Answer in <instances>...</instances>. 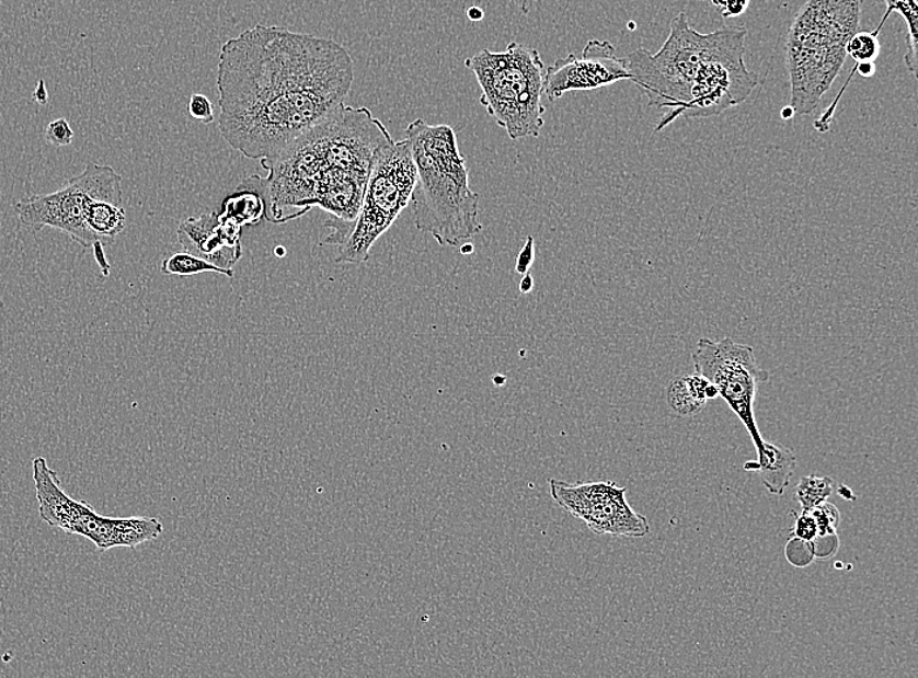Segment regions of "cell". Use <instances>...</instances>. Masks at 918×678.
I'll use <instances>...</instances> for the list:
<instances>
[{
	"label": "cell",
	"mask_w": 918,
	"mask_h": 678,
	"mask_svg": "<svg viewBox=\"0 0 918 678\" xmlns=\"http://www.w3.org/2000/svg\"><path fill=\"white\" fill-rule=\"evenodd\" d=\"M353 82L352 55L335 41L259 24L219 53V131L246 159H274L344 104Z\"/></svg>",
	"instance_id": "cell-1"
},
{
	"label": "cell",
	"mask_w": 918,
	"mask_h": 678,
	"mask_svg": "<svg viewBox=\"0 0 918 678\" xmlns=\"http://www.w3.org/2000/svg\"><path fill=\"white\" fill-rule=\"evenodd\" d=\"M746 34L744 26L702 34L680 12L670 20L669 36L659 51L653 55L640 47L628 55L630 81L647 95L649 106L673 108L655 133L680 115L709 118L748 100L759 78L745 65Z\"/></svg>",
	"instance_id": "cell-2"
},
{
	"label": "cell",
	"mask_w": 918,
	"mask_h": 678,
	"mask_svg": "<svg viewBox=\"0 0 918 678\" xmlns=\"http://www.w3.org/2000/svg\"><path fill=\"white\" fill-rule=\"evenodd\" d=\"M406 139L416 166L411 196L417 230L428 232L443 246H455L483 230L479 195L469 182V169L459 150L455 129L411 122Z\"/></svg>",
	"instance_id": "cell-3"
},
{
	"label": "cell",
	"mask_w": 918,
	"mask_h": 678,
	"mask_svg": "<svg viewBox=\"0 0 918 678\" xmlns=\"http://www.w3.org/2000/svg\"><path fill=\"white\" fill-rule=\"evenodd\" d=\"M862 0H807L787 37L794 115H810L845 66L847 45L860 31Z\"/></svg>",
	"instance_id": "cell-4"
},
{
	"label": "cell",
	"mask_w": 918,
	"mask_h": 678,
	"mask_svg": "<svg viewBox=\"0 0 918 678\" xmlns=\"http://www.w3.org/2000/svg\"><path fill=\"white\" fill-rule=\"evenodd\" d=\"M464 66L475 74L486 113L512 140L539 136L544 126L546 67L538 50L510 43L503 53L481 50Z\"/></svg>",
	"instance_id": "cell-5"
},
{
	"label": "cell",
	"mask_w": 918,
	"mask_h": 678,
	"mask_svg": "<svg viewBox=\"0 0 918 678\" xmlns=\"http://www.w3.org/2000/svg\"><path fill=\"white\" fill-rule=\"evenodd\" d=\"M95 200L122 205V176L113 168L89 163L65 187L49 195L26 197L15 204V211L25 229L59 230L84 249H93L95 262L107 277L112 268L107 263L105 245L97 241L87 225L89 207Z\"/></svg>",
	"instance_id": "cell-6"
},
{
	"label": "cell",
	"mask_w": 918,
	"mask_h": 678,
	"mask_svg": "<svg viewBox=\"0 0 918 678\" xmlns=\"http://www.w3.org/2000/svg\"><path fill=\"white\" fill-rule=\"evenodd\" d=\"M416 166L408 139L379 150L351 235L340 245L337 263H366L372 246L408 208L416 184Z\"/></svg>",
	"instance_id": "cell-7"
},
{
	"label": "cell",
	"mask_w": 918,
	"mask_h": 678,
	"mask_svg": "<svg viewBox=\"0 0 918 678\" xmlns=\"http://www.w3.org/2000/svg\"><path fill=\"white\" fill-rule=\"evenodd\" d=\"M691 359L696 372L714 383L719 397L744 423L757 455H762L765 440L756 422L755 402L758 383L769 381L770 374L758 366L755 348L731 338L719 342L701 338Z\"/></svg>",
	"instance_id": "cell-8"
},
{
	"label": "cell",
	"mask_w": 918,
	"mask_h": 678,
	"mask_svg": "<svg viewBox=\"0 0 918 678\" xmlns=\"http://www.w3.org/2000/svg\"><path fill=\"white\" fill-rule=\"evenodd\" d=\"M627 489L615 482L569 484L551 479V497L598 536L643 538L650 532L646 517L627 499Z\"/></svg>",
	"instance_id": "cell-9"
},
{
	"label": "cell",
	"mask_w": 918,
	"mask_h": 678,
	"mask_svg": "<svg viewBox=\"0 0 918 678\" xmlns=\"http://www.w3.org/2000/svg\"><path fill=\"white\" fill-rule=\"evenodd\" d=\"M622 80H632L627 59L616 55L609 41H588L581 57L569 54L547 68L544 94L551 102L566 93L595 91Z\"/></svg>",
	"instance_id": "cell-10"
},
{
	"label": "cell",
	"mask_w": 918,
	"mask_h": 678,
	"mask_svg": "<svg viewBox=\"0 0 918 678\" xmlns=\"http://www.w3.org/2000/svg\"><path fill=\"white\" fill-rule=\"evenodd\" d=\"M242 226L218 217L216 211L188 218L177 229V241L192 255L223 269H232L242 257Z\"/></svg>",
	"instance_id": "cell-11"
},
{
	"label": "cell",
	"mask_w": 918,
	"mask_h": 678,
	"mask_svg": "<svg viewBox=\"0 0 918 678\" xmlns=\"http://www.w3.org/2000/svg\"><path fill=\"white\" fill-rule=\"evenodd\" d=\"M32 468L41 519L55 529L70 533L84 502L67 495L57 471L50 468L46 458H34Z\"/></svg>",
	"instance_id": "cell-12"
},
{
	"label": "cell",
	"mask_w": 918,
	"mask_h": 678,
	"mask_svg": "<svg viewBox=\"0 0 918 678\" xmlns=\"http://www.w3.org/2000/svg\"><path fill=\"white\" fill-rule=\"evenodd\" d=\"M796 463V456L791 449L783 445L765 441L764 451L758 456V461L746 463L745 470L759 472L765 489L772 495L782 496L790 485Z\"/></svg>",
	"instance_id": "cell-13"
},
{
	"label": "cell",
	"mask_w": 918,
	"mask_h": 678,
	"mask_svg": "<svg viewBox=\"0 0 918 678\" xmlns=\"http://www.w3.org/2000/svg\"><path fill=\"white\" fill-rule=\"evenodd\" d=\"M719 392L702 375L681 376L670 381L667 389V401L674 413L680 416H691L700 413L705 403L716 400Z\"/></svg>",
	"instance_id": "cell-14"
},
{
	"label": "cell",
	"mask_w": 918,
	"mask_h": 678,
	"mask_svg": "<svg viewBox=\"0 0 918 678\" xmlns=\"http://www.w3.org/2000/svg\"><path fill=\"white\" fill-rule=\"evenodd\" d=\"M262 188V177L251 176L238 187L234 195L226 198L222 204L223 211L218 217L229 219L239 226L257 223L265 216Z\"/></svg>",
	"instance_id": "cell-15"
},
{
	"label": "cell",
	"mask_w": 918,
	"mask_h": 678,
	"mask_svg": "<svg viewBox=\"0 0 918 678\" xmlns=\"http://www.w3.org/2000/svg\"><path fill=\"white\" fill-rule=\"evenodd\" d=\"M87 225L102 245H110L126 228V211L122 205L95 200L89 207Z\"/></svg>",
	"instance_id": "cell-16"
},
{
	"label": "cell",
	"mask_w": 918,
	"mask_h": 678,
	"mask_svg": "<svg viewBox=\"0 0 918 678\" xmlns=\"http://www.w3.org/2000/svg\"><path fill=\"white\" fill-rule=\"evenodd\" d=\"M876 2L886 4V12L883 15L879 27L873 31L876 36L892 16L893 12L899 13L903 16L908 27L907 34V51L904 55V64H906L908 71L917 77L918 71V5L916 0H876Z\"/></svg>",
	"instance_id": "cell-17"
},
{
	"label": "cell",
	"mask_w": 918,
	"mask_h": 678,
	"mask_svg": "<svg viewBox=\"0 0 918 678\" xmlns=\"http://www.w3.org/2000/svg\"><path fill=\"white\" fill-rule=\"evenodd\" d=\"M163 532L160 519L153 517L119 518L116 532V548H134L144 543L154 542Z\"/></svg>",
	"instance_id": "cell-18"
},
{
	"label": "cell",
	"mask_w": 918,
	"mask_h": 678,
	"mask_svg": "<svg viewBox=\"0 0 918 678\" xmlns=\"http://www.w3.org/2000/svg\"><path fill=\"white\" fill-rule=\"evenodd\" d=\"M161 272L167 276H182L190 277L202 273H217L222 276L232 278L234 271L219 268V266L207 262L202 257L192 255L188 252L175 253V255L164 258L161 264Z\"/></svg>",
	"instance_id": "cell-19"
},
{
	"label": "cell",
	"mask_w": 918,
	"mask_h": 678,
	"mask_svg": "<svg viewBox=\"0 0 918 678\" xmlns=\"http://www.w3.org/2000/svg\"><path fill=\"white\" fill-rule=\"evenodd\" d=\"M834 481L830 476H804L796 489V497L803 512L812 510L831 496Z\"/></svg>",
	"instance_id": "cell-20"
},
{
	"label": "cell",
	"mask_w": 918,
	"mask_h": 678,
	"mask_svg": "<svg viewBox=\"0 0 918 678\" xmlns=\"http://www.w3.org/2000/svg\"><path fill=\"white\" fill-rule=\"evenodd\" d=\"M881 54L880 38L873 32L859 31L849 39L847 55L856 65H874Z\"/></svg>",
	"instance_id": "cell-21"
},
{
	"label": "cell",
	"mask_w": 918,
	"mask_h": 678,
	"mask_svg": "<svg viewBox=\"0 0 918 678\" xmlns=\"http://www.w3.org/2000/svg\"><path fill=\"white\" fill-rule=\"evenodd\" d=\"M807 512L812 513L815 524H817L819 538L837 536L840 522V515L837 506L825 502Z\"/></svg>",
	"instance_id": "cell-22"
},
{
	"label": "cell",
	"mask_w": 918,
	"mask_h": 678,
	"mask_svg": "<svg viewBox=\"0 0 918 678\" xmlns=\"http://www.w3.org/2000/svg\"><path fill=\"white\" fill-rule=\"evenodd\" d=\"M73 139V129L65 118L49 123L45 129V140L55 148L71 146Z\"/></svg>",
	"instance_id": "cell-23"
},
{
	"label": "cell",
	"mask_w": 918,
	"mask_h": 678,
	"mask_svg": "<svg viewBox=\"0 0 918 678\" xmlns=\"http://www.w3.org/2000/svg\"><path fill=\"white\" fill-rule=\"evenodd\" d=\"M188 113L192 118L210 125L215 120L214 106L204 94H192L188 104Z\"/></svg>",
	"instance_id": "cell-24"
},
{
	"label": "cell",
	"mask_w": 918,
	"mask_h": 678,
	"mask_svg": "<svg viewBox=\"0 0 918 678\" xmlns=\"http://www.w3.org/2000/svg\"><path fill=\"white\" fill-rule=\"evenodd\" d=\"M792 537L807 543L818 538V527L811 512H803V515L797 518Z\"/></svg>",
	"instance_id": "cell-25"
},
{
	"label": "cell",
	"mask_w": 918,
	"mask_h": 678,
	"mask_svg": "<svg viewBox=\"0 0 918 678\" xmlns=\"http://www.w3.org/2000/svg\"><path fill=\"white\" fill-rule=\"evenodd\" d=\"M533 245H536V243H533L532 237L527 238L524 249L520 250L519 255L517 256L516 272L518 274H527V272L531 268L533 257H536Z\"/></svg>",
	"instance_id": "cell-26"
},
{
	"label": "cell",
	"mask_w": 918,
	"mask_h": 678,
	"mask_svg": "<svg viewBox=\"0 0 918 678\" xmlns=\"http://www.w3.org/2000/svg\"><path fill=\"white\" fill-rule=\"evenodd\" d=\"M750 4V0H724L721 9L724 19H732L744 15Z\"/></svg>",
	"instance_id": "cell-27"
},
{
	"label": "cell",
	"mask_w": 918,
	"mask_h": 678,
	"mask_svg": "<svg viewBox=\"0 0 918 678\" xmlns=\"http://www.w3.org/2000/svg\"><path fill=\"white\" fill-rule=\"evenodd\" d=\"M32 100L37 102L41 106H46L49 104V92H47L45 80L39 79L37 82V88L34 89Z\"/></svg>",
	"instance_id": "cell-28"
},
{
	"label": "cell",
	"mask_w": 918,
	"mask_h": 678,
	"mask_svg": "<svg viewBox=\"0 0 918 678\" xmlns=\"http://www.w3.org/2000/svg\"><path fill=\"white\" fill-rule=\"evenodd\" d=\"M506 3L516 7L524 15H527L532 10L533 4L538 2V0H505Z\"/></svg>",
	"instance_id": "cell-29"
},
{
	"label": "cell",
	"mask_w": 918,
	"mask_h": 678,
	"mask_svg": "<svg viewBox=\"0 0 918 678\" xmlns=\"http://www.w3.org/2000/svg\"><path fill=\"white\" fill-rule=\"evenodd\" d=\"M858 72L862 78H873L876 71L875 64L874 65H856L852 72Z\"/></svg>",
	"instance_id": "cell-30"
},
{
	"label": "cell",
	"mask_w": 918,
	"mask_h": 678,
	"mask_svg": "<svg viewBox=\"0 0 918 678\" xmlns=\"http://www.w3.org/2000/svg\"><path fill=\"white\" fill-rule=\"evenodd\" d=\"M533 287V278L531 274H526L523 280L519 284V290L523 294H529Z\"/></svg>",
	"instance_id": "cell-31"
},
{
	"label": "cell",
	"mask_w": 918,
	"mask_h": 678,
	"mask_svg": "<svg viewBox=\"0 0 918 678\" xmlns=\"http://www.w3.org/2000/svg\"><path fill=\"white\" fill-rule=\"evenodd\" d=\"M468 16L472 20V22H479V20L484 18V12L482 9H479V7H471L468 11Z\"/></svg>",
	"instance_id": "cell-32"
},
{
	"label": "cell",
	"mask_w": 918,
	"mask_h": 678,
	"mask_svg": "<svg viewBox=\"0 0 918 678\" xmlns=\"http://www.w3.org/2000/svg\"><path fill=\"white\" fill-rule=\"evenodd\" d=\"M793 116H794V112H793V108L791 106H788V107L782 110V118L783 119H791V118H793Z\"/></svg>",
	"instance_id": "cell-33"
},
{
	"label": "cell",
	"mask_w": 918,
	"mask_h": 678,
	"mask_svg": "<svg viewBox=\"0 0 918 678\" xmlns=\"http://www.w3.org/2000/svg\"><path fill=\"white\" fill-rule=\"evenodd\" d=\"M474 245H472L471 243H466L464 245H462L461 253L462 255H471V253L474 252Z\"/></svg>",
	"instance_id": "cell-34"
},
{
	"label": "cell",
	"mask_w": 918,
	"mask_h": 678,
	"mask_svg": "<svg viewBox=\"0 0 918 678\" xmlns=\"http://www.w3.org/2000/svg\"><path fill=\"white\" fill-rule=\"evenodd\" d=\"M711 3L719 7V9H722V7L724 5V0H711Z\"/></svg>",
	"instance_id": "cell-35"
}]
</instances>
